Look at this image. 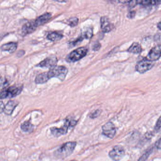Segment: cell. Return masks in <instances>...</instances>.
<instances>
[{"mask_svg": "<svg viewBox=\"0 0 161 161\" xmlns=\"http://www.w3.org/2000/svg\"><path fill=\"white\" fill-rule=\"evenodd\" d=\"M76 145L77 143L75 141L64 143L54 152V156L59 159L66 158L73 153Z\"/></svg>", "mask_w": 161, "mask_h": 161, "instance_id": "6da1fadb", "label": "cell"}, {"mask_svg": "<svg viewBox=\"0 0 161 161\" xmlns=\"http://www.w3.org/2000/svg\"><path fill=\"white\" fill-rule=\"evenodd\" d=\"M88 49L85 47L77 48V49L71 52L67 56L66 60L69 63L77 62L84 57L87 54Z\"/></svg>", "mask_w": 161, "mask_h": 161, "instance_id": "7a4b0ae2", "label": "cell"}, {"mask_svg": "<svg viewBox=\"0 0 161 161\" xmlns=\"http://www.w3.org/2000/svg\"><path fill=\"white\" fill-rule=\"evenodd\" d=\"M68 70L66 67L64 66H56L48 72L50 78H58L61 80L63 81L65 80Z\"/></svg>", "mask_w": 161, "mask_h": 161, "instance_id": "3957f363", "label": "cell"}, {"mask_svg": "<svg viewBox=\"0 0 161 161\" xmlns=\"http://www.w3.org/2000/svg\"><path fill=\"white\" fill-rule=\"evenodd\" d=\"M23 89L22 86H13L7 89H4L1 92L0 97L1 99H3L11 98L14 97L21 93Z\"/></svg>", "mask_w": 161, "mask_h": 161, "instance_id": "277c9868", "label": "cell"}, {"mask_svg": "<svg viewBox=\"0 0 161 161\" xmlns=\"http://www.w3.org/2000/svg\"><path fill=\"white\" fill-rule=\"evenodd\" d=\"M76 121L74 120H69L67 119L66 120L64 126L61 128H56L53 127L51 128V131L53 135L56 137L61 136L62 135L66 134L68 132L69 127H73L76 124Z\"/></svg>", "mask_w": 161, "mask_h": 161, "instance_id": "5b68a950", "label": "cell"}, {"mask_svg": "<svg viewBox=\"0 0 161 161\" xmlns=\"http://www.w3.org/2000/svg\"><path fill=\"white\" fill-rule=\"evenodd\" d=\"M152 61L148 59L147 57L143 58L138 62L136 66V71L140 73H144L150 69L153 66Z\"/></svg>", "mask_w": 161, "mask_h": 161, "instance_id": "8992f818", "label": "cell"}, {"mask_svg": "<svg viewBox=\"0 0 161 161\" xmlns=\"http://www.w3.org/2000/svg\"><path fill=\"white\" fill-rule=\"evenodd\" d=\"M125 151L123 147L116 146L110 151L109 156L114 161H119L125 155Z\"/></svg>", "mask_w": 161, "mask_h": 161, "instance_id": "52a82bcc", "label": "cell"}, {"mask_svg": "<svg viewBox=\"0 0 161 161\" xmlns=\"http://www.w3.org/2000/svg\"><path fill=\"white\" fill-rule=\"evenodd\" d=\"M102 133L107 137L113 138L116 134V128L114 123L108 122L102 127Z\"/></svg>", "mask_w": 161, "mask_h": 161, "instance_id": "ba28073f", "label": "cell"}, {"mask_svg": "<svg viewBox=\"0 0 161 161\" xmlns=\"http://www.w3.org/2000/svg\"><path fill=\"white\" fill-rule=\"evenodd\" d=\"M57 63V59L55 56L49 57L40 62L36 66L42 68H53L56 66Z\"/></svg>", "mask_w": 161, "mask_h": 161, "instance_id": "9c48e42d", "label": "cell"}, {"mask_svg": "<svg viewBox=\"0 0 161 161\" xmlns=\"http://www.w3.org/2000/svg\"><path fill=\"white\" fill-rule=\"evenodd\" d=\"M161 57V46H156L151 49L147 58L150 61H155Z\"/></svg>", "mask_w": 161, "mask_h": 161, "instance_id": "30bf717a", "label": "cell"}, {"mask_svg": "<svg viewBox=\"0 0 161 161\" xmlns=\"http://www.w3.org/2000/svg\"><path fill=\"white\" fill-rule=\"evenodd\" d=\"M100 22L102 30L104 33L109 32L114 28V25L110 22L107 17L103 16L101 17Z\"/></svg>", "mask_w": 161, "mask_h": 161, "instance_id": "8fae6325", "label": "cell"}, {"mask_svg": "<svg viewBox=\"0 0 161 161\" xmlns=\"http://www.w3.org/2000/svg\"><path fill=\"white\" fill-rule=\"evenodd\" d=\"M19 102L17 101L11 100L7 103L4 107V112L5 114L11 115L13 114L15 108L18 105Z\"/></svg>", "mask_w": 161, "mask_h": 161, "instance_id": "7c38bea8", "label": "cell"}, {"mask_svg": "<svg viewBox=\"0 0 161 161\" xmlns=\"http://www.w3.org/2000/svg\"><path fill=\"white\" fill-rule=\"evenodd\" d=\"M52 17L51 14L49 13H46L38 17L35 20H34L35 24L36 27H38L39 26L43 25L45 24L46 22H47Z\"/></svg>", "mask_w": 161, "mask_h": 161, "instance_id": "4fadbf2b", "label": "cell"}, {"mask_svg": "<svg viewBox=\"0 0 161 161\" xmlns=\"http://www.w3.org/2000/svg\"><path fill=\"white\" fill-rule=\"evenodd\" d=\"M37 27L36 26L34 21H30L26 23L22 27V33L23 35H28L33 32Z\"/></svg>", "mask_w": 161, "mask_h": 161, "instance_id": "5bb4252c", "label": "cell"}, {"mask_svg": "<svg viewBox=\"0 0 161 161\" xmlns=\"http://www.w3.org/2000/svg\"><path fill=\"white\" fill-rule=\"evenodd\" d=\"M17 48V44L14 42H10L7 44H4L1 47L3 51H8L10 53H13L15 51Z\"/></svg>", "mask_w": 161, "mask_h": 161, "instance_id": "9a60e30c", "label": "cell"}, {"mask_svg": "<svg viewBox=\"0 0 161 161\" xmlns=\"http://www.w3.org/2000/svg\"><path fill=\"white\" fill-rule=\"evenodd\" d=\"M50 79L48 72H44L40 73L36 76L35 79V83L36 84H44L47 82Z\"/></svg>", "mask_w": 161, "mask_h": 161, "instance_id": "2e32d148", "label": "cell"}, {"mask_svg": "<svg viewBox=\"0 0 161 161\" xmlns=\"http://www.w3.org/2000/svg\"><path fill=\"white\" fill-rule=\"evenodd\" d=\"M128 51L130 53L138 54L142 51V47L141 45L137 42L133 43L130 47L128 48Z\"/></svg>", "mask_w": 161, "mask_h": 161, "instance_id": "e0dca14e", "label": "cell"}, {"mask_svg": "<svg viewBox=\"0 0 161 161\" xmlns=\"http://www.w3.org/2000/svg\"><path fill=\"white\" fill-rule=\"evenodd\" d=\"M63 36L62 35L58 33L53 32L49 34L47 36V38L53 42H56V41H59L63 38Z\"/></svg>", "mask_w": 161, "mask_h": 161, "instance_id": "ac0fdd59", "label": "cell"}, {"mask_svg": "<svg viewBox=\"0 0 161 161\" xmlns=\"http://www.w3.org/2000/svg\"><path fill=\"white\" fill-rule=\"evenodd\" d=\"M21 129L23 131L26 132H31L34 129V126L29 121H26L21 125Z\"/></svg>", "mask_w": 161, "mask_h": 161, "instance_id": "d6986e66", "label": "cell"}, {"mask_svg": "<svg viewBox=\"0 0 161 161\" xmlns=\"http://www.w3.org/2000/svg\"><path fill=\"white\" fill-rule=\"evenodd\" d=\"M137 4H141L145 6L154 5L161 4V1H137Z\"/></svg>", "mask_w": 161, "mask_h": 161, "instance_id": "ffe728a7", "label": "cell"}, {"mask_svg": "<svg viewBox=\"0 0 161 161\" xmlns=\"http://www.w3.org/2000/svg\"><path fill=\"white\" fill-rule=\"evenodd\" d=\"M93 35V30L91 28H87L84 30L83 31L82 34L81 36L84 38H86V39H89L91 38Z\"/></svg>", "mask_w": 161, "mask_h": 161, "instance_id": "44dd1931", "label": "cell"}, {"mask_svg": "<svg viewBox=\"0 0 161 161\" xmlns=\"http://www.w3.org/2000/svg\"><path fill=\"white\" fill-rule=\"evenodd\" d=\"M153 151V149L152 147L149 148L148 149L145 153L143 154V155L139 158L138 160V161H145L148 159L149 155H150L151 153H152Z\"/></svg>", "mask_w": 161, "mask_h": 161, "instance_id": "7402d4cb", "label": "cell"}, {"mask_svg": "<svg viewBox=\"0 0 161 161\" xmlns=\"http://www.w3.org/2000/svg\"><path fill=\"white\" fill-rule=\"evenodd\" d=\"M79 19L77 17H72L68 20V25L71 27H74L78 25Z\"/></svg>", "mask_w": 161, "mask_h": 161, "instance_id": "603a6c76", "label": "cell"}, {"mask_svg": "<svg viewBox=\"0 0 161 161\" xmlns=\"http://www.w3.org/2000/svg\"><path fill=\"white\" fill-rule=\"evenodd\" d=\"M101 113V111L100 110H95V111H93V112H91L90 113L89 116L92 119L96 118L97 117L100 115Z\"/></svg>", "mask_w": 161, "mask_h": 161, "instance_id": "cb8c5ba5", "label": "cell"}, {"mask_svg": "<svg viewBox=\"0 0 161 161\" xmlns=\"http://www.w3.org/2000/svg\"><path fill=\"white\" fill-rule=\"evenodd\" d=\"M155 130L157 131H161V116L156 121L155 126Z\"/></svg>", "mask_w": 161, "mask_h": 161, "instance_id": "d4e9b609", "label": "cell"}, {"mask_svg": "<svg viewBox=\"0 0 161 161\" xmlns=\"http://www.w3.org/2000/svg\"><path fill=\"white\" fill-rule=\"evenodd\" d=\"M84 39L82 36H81L80 37L77 38L76 40L75 41H73V42H71V46H72V47H75V46H77L78 44H80L82 41H83V40Z\"/></svg>", "mask_w": 161, "mask_h": 161, "instance_id": "484cf974", "label": "cell"}, {"mask_svg": "<svg viewBox=\"0 0 161 161\" xmlns=\"http://www.w3.org/2000/svg\"><path fill=\"white\" fill-rule=\"evenodd\" d=\"M100 48L101 44L99 43H96L93 45L92 49H93V50L96 51H98V50H99Z\"/></svg>", "mask_w": 161, "mask_h": 161, "instance_id": "4316f807", "label": "cell"}, {"mask_svg": "<svg viewBox=\"0 0 161 161\" xmlns=\"http://www.w3.org/2000/svg\"><path fill=\"white\" fill-rule=\"evenodd\" d=\"M155 146L157 148L159 149H161V137L156 141L155 144Z\"/></svg>", "mask_w": 161, "mask_h": 161, "instance_id": "83f0119b", "label": "cell"}, {"mask_svg": "<svg viewBox=\"0 0 161 161\" xmlns=\"http://www.w3.org/2000/svg\"><path fill=\"white\" fill-rule=\"evenodd\" d=\"M135 14V11H131V12H129V14H128V17L130 19L133 18L134 17Z\"/></svg>", "mask_w": 161, "mask_h": 161, "instance_id": "f1b7e54d", "label": "cell"}, {"mask_svg": "<svg viewBox=\"0 0 161 161\" xmlns=\"http://www.w3.org/2000/svg\"><path fill=\"white\" fill-rule=\"evenodd\" d=\"M4 107H5V106H4V104H3V102H1V113H2L4 111Z\"/></svg>", "mask_w": 161, "mask_h": 161, "instance_id": "f546056e", "label": "cell"}, {"mask_svg": "<svg viewBox=\"0 0 161 161\" xmlns=\"http://www.w3.org/2000/svg\"><path fill=\"white\" fill-rule=\"evenodd\" d=\"M157 27H158L159 30L161 31V19L158 22V23H157Z\"/></svg>", "mask_w": 161, "mask_h": 161, "instance_id": "4dcf8cb0", "label": "cell"}, {"mask_svg": "<svg viewBox=\"0 0 161 161\" xmlns=\"http://www.w3.org/2000/svg\"><path fill=\"white\" fill-rule=\"evenodd\" d=\"M76 161V160H71V161Z\"/></svg>", "mask_w": 161, "mask_h": 161, "instance_id": "1f68e13d", "label": "cell"}]
</instances>
